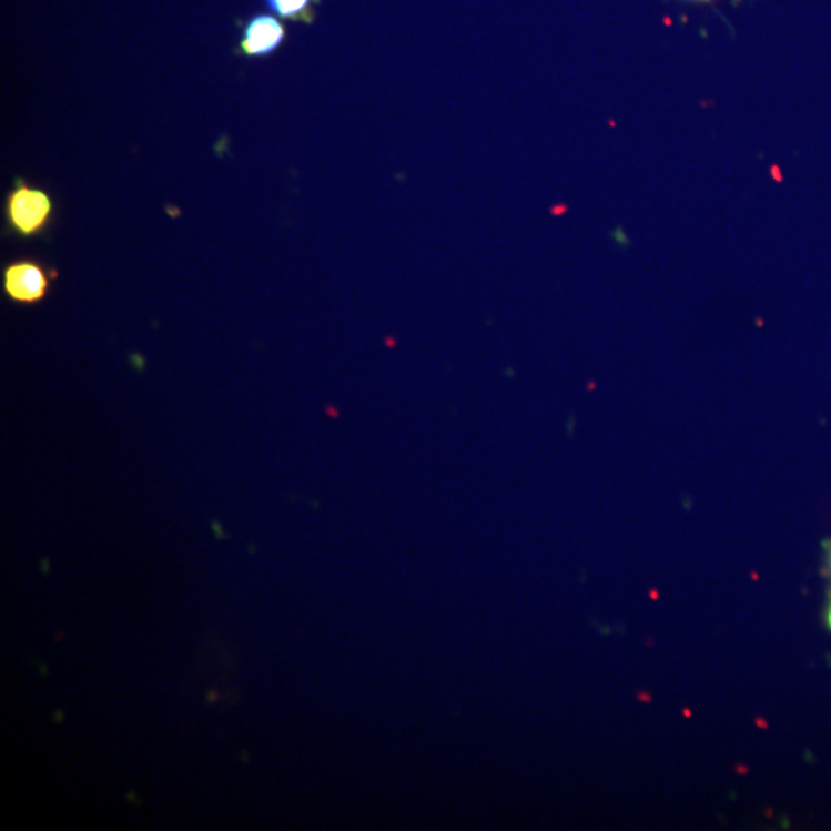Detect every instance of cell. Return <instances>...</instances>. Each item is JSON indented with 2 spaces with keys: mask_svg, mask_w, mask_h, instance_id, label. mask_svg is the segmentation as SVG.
<instances>
[{
  "mask_svg": "<svg viewBox=\"0 0 831 831\" xmlns=\"http://www.w3.org/2000/svg\"><path fill=\"white\" fill-rule=\"evenodd\" d=\"M53 216V197L45 190L28 185L22 178L16 179L6 202L8 229L19 237H36L45 232Z\"/></svg>",
  "mask_w": 831,
  "mask_h": 831,
  "instance_id": "cell-1",
  "label": "cell"
},
{
  "mask_svg": "<svg viewBox=\"0 0 831 831\" xmlns=\"http://www.w3.org/2000/svg\"><path fill=\"white\" fill-rule=\"evenodd\" d=\"M54 280H58V272L48 270L41 262L18 260L3 270V292L16 304L36 305L47 300Z\"/></svg>",
  "mask_w": 831,
  "mask_h": 831,
  "instance_id": "cell-2",
  "label": "cell"
},
{
  "mask_svg": "<svg viewBox=\"0 0 831 831\" xmlns=\"http://www.w3.org/2000/svg\"><path fill=\"white\" fill-rule=\"evenodd\" d=\"M241 28L236 53L244 58H266L280 50L285 41L286 28L277 16L254 14L242 22Z\"/></svg>",
  "mask_w": 831,
  "mask_h": 831,
  "instance_id": "cell-3",
  "label": "cell"
},
{
  "mask_svg": "<svg viewBox=\"0 0 831 831\" xmlns=\"http://www.w3.org/2000/svg\"><path fill=\"white\" fill-rule=\"evenodd\" d=\"M274 14L285 21L307 23L316 21V7L321 0H265Z\"/></svg>",
  "mask_w": 831,
  "mask_h": 831,
  "instance_id": "cell-4",
  "label": "cell"
},
{
  "mask_svg": "<svg viewBox=\"0 0 831 831\" xmlns=\"http://www.w3.org/2000/svg\"><path fill=\"white\" fill-rule=\"evenodd\" d=\"M126 799H129L131 804L142 805V799L138 797L136 791H130V793L126 794Z\"/></svg>",
  "mask_w": 831,
  "mask_h": 831,
  "instance_id": "cell-5",
  "label": "cell"
},
{
  "mask_svg": "<svg viewBox=\"0 0 831 831\" xmlns=\"http://www.w3.org/2000/svg\"><path fill=\"white\" fill-rule=\"evenodd\" d=\"M219 691L217 690H210L209 693H206V702L209 703H216L219 701Z\"/></svg>",
  "mask_w": 831,
  "mask_h": 831,
  "instance_id": "cell-6",
  "label": "cell"
},
{
  "mask_svg": "<svg viewBox=\"0 0 831 831\" xmlns=\"http://www.w3.org/2000/svg\"><path fill=\"white\" fill-rule=\"evenodd\" d=\"M54 722L61 723L65 719V713L62 710H55L53 716Z\"/></svg>",
  "mask_w": 831,
  "mask_h": 831,
  "instance_id": "cell-7",
  "label": "cell"
},
{
  "mask_svg": "<svg viewBox=\"0 0 831 831\" xmlns=\"http://www.w3.org/2000/svg\"><path fill=\"white\" fill-rule=\"evenodd\" d=\"M827 626H829L831 630V599H830L829 608H827Z\"/></svg>",
  "mask_w": 831,
  "mask_h": 831,
  "instance_id": "cell-8",
  "label": "cell"
},
{
  "mask_svg": "<svg viewBox=\"0 0 831 831\" xmlns=\"http://www.w3.org/2000/svg\"><path fill=\"white\" fill-rule=\"evenodd\" d=\"M39 668H41L42 675L45 676L47 678L48 676L47 663H39Z\"/></svg>",
  "mask_w": 831,
  "mask_h": 831,
  "instance_id": "cell-9",
  "label": "cell"
},
{
  "mask_svg": "<svg viewBox=\"0 0 831 831\" xmlns=\"http://www.w3.org/2000/svg\"><path fill=\"white\" fill-rule=\"evenodd\" d=\"M830 568H831V547H830Z\"/></svg>",
  "mask_w": 831,
  "mask_h": 831,
  "instance_id": "cell-10",
  "label": "cell"
},
{
  "mask_svg": "<svg viewBox=\"0 0 831 831\" xmlns=\"http://www.w3.org/2000/svg\"><path fill=\"white\" fill-rule=\"evenodd\" d=\"M699 2H710V0H699Z\"/></svg>",
  "mask_w": 831,
  "mask_h": 831,
  "instance_id": "cell-11",
  "label": "cell"
}]
</instances>
